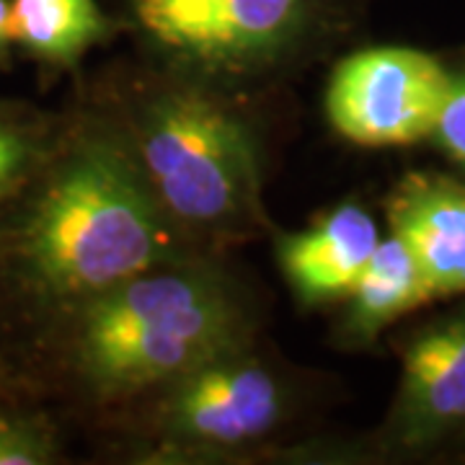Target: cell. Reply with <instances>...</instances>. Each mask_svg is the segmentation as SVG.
<instances>
[{
  "mask_svg": "<svg viewBox=\"0 0 465 465\" xmlns=\"http://www.w3.org/2000/svg\"><path fill=\"white\" fill-rule=\"evenodd\" d=\"M432 302V292L411 251L399 235L388 232L381 238L357 282L339 302L331 329L333 344L344 351L372 349L401 318L411 316Z\"/></svg>",
  "mask_w": 465,
  "mask_h": 465,
  "instance_id": "30bf717a",
  "label": "cell"
},
{
  "mask_svg": "<svg viewBox=\"0 0 465 465\" xmlns=\"http://www.w3.org/2000/svg\"><path fill=\"white\" fill-rule=\"evenodd\" d=\"M143 409L150 460H238L295 416L298 388L251 341L183 372Z\"/></svg>",
  "mask_w": 465,
  "mask_h": 465,
  "instance_id": "5b68a950",
  "label": "cell"
},
{
  "mask_svg": "<svg viewBox=\"0 0 465 465\" xmlns=\"http://www.w3.org/2000/svg\"><path fill=\"white\" fill-rule=\"evenodd\" d=\"M24 381L18 378V372L0 357V399H11V396H24L21 393Z\"/></svg>",
  "mask_w": 465,
  "mask_h": 465,
  "instance_id": "2e32d148",
  "label": "cell"
},
{
  "mask_svg": "<svg viewBox=\"0 0 465 465\" xmlns=\"http://www.w3.org/2000/svg\"><path fill=\"white\" fill-rule=\"evenodd\" d=\"M11 45V0H0V70H8L14 63Z\"/></svg>",
  "mask_w": 465,
  "mask_h": 465,
  "instance_id": "9a60e30c",
  "label": "cell"
},
{
  "mask_svg": "<svg viewBox=\"0 0 465 465\" xmlns=\"http://www.w3.org/2000/svg\"><path fill=\"white\" fill-rule=\"evenodd\" d=\"M202 253L158 204L104 109L57 122L50 153L8 204L0 282L36 326L153 266Z\"/></svg>",
  "mask_w": 465,
  "mask_h": 465,
  "instance_id": "6da1fadb",
  "label": "cell"
},
{
  "mask_svg": "<svg viewBox=\"0 0 465 465\" xmlns=\"http://www.w3.org/2000/svg\"><path fill=\"white\" fill-rule=\"evenodd\" d=\"M362 0H119L153 65L241 96L347 34Z\"/></svg>",
  "mask_w": 465,
  "mask_h": 465,
  "instance_id": "277c9868",
  "label": "cell"
},
{
  "mask_svg": "<svg viewBox=\"0 0 465 465\" xmlns=\"http://www.w3.org/2000/svg\"><path fill=\"white\" fill-rule=\"evenodd\" d=\"M401 378L372 437L381 460L465 452V300L396 336Z\"/></svg>",
  "mask_w": 465,
  "mask_h": 465,
  "instance_id": "52a82bcc",
  "label": "cell"
},
{
  "mask_svg": "<svg viewBox=\"0 0 465 465\" xmlns=\"http://www.w3.org/2000/svg\"><path fill=\"white\" fill-rule=\"evenodd\" d=\"M450 84L430 143L465 173V47L448 60Z\"/></svg>",
  "mask_w": 465,
  "mask_h": 465,
  "instance_id": "5bb4252c",
  "label": "cell"
},
{
  "mask_svg": "<svg viewBox=\"0 0 465 465\" xmlns=\"http://www.w3.org/2000/svg\"><path fill=\"white\" fill-rule=\"evenodd\" d=\"M5 217H8V204H0V246H3V235H5Z\"/></svg>",
  "mask_w": 465,
  "mask_h": 465,
  "instance_id": "e0dca14e",
  "label": "cell"
},
{
  "mask_svg": "<svg viewBox=\"0 0 465 465\" xmlns=\"http://www.w3.org/2000/svg\"><path fill=\"white\" fill-rule=\"evenodd\" d=\"M388 232L411 251L437 300L465 295V176L411 171L385 200Z\"/></svg>",
  "mask_w": 465,
  "mask_h": 465,
  "instance_id": "ba28073f",
  "label": "cell"
},
{
  "mask_svg": "<svg viewBox=\"0 0 465 465\" xmlns=\"http://www.w3.org/2000/svg\"><path fill=\"white\" fill-rule=\"evenodd\" d=\"M39 331L57 370L88 403L130 406L256 341V313L215 256H197L145 269Z\"/></svg>",
  "mask_w": 465,
  "mask_h": 465,
  "instance_id": "7a4b0ae2",
  "label": "cell"
},
{
  "mask_svg": "<svg viewBox=\"0 0 465 465\" xmlns=\"http://www.w3.org/2000/svg\"><path fill=\"white\" fill-rule=\"evenodd\" d=\"M381 228L360 202H339L308 228L277 232V264L300 308L339 305L381 243Z\"/></svg>",
  "mask_w": 465,
  "mask_h": 465,
  "instance_id": "9c48e42d",
  "label": "cell"
},
{
  "mask_svg": "<svg viewBox=\"0 0 465 465\" xmlns=\"http://www.w3.org/2000/svg\"><path fill=\"white\" fill-rule=\"evenodd\" d=\"M57 122L24 104L0 99V204H11L32 182L50 153Z\"/></svg>",
  "mask_w": 465,
  "mask_h": 465,
  "instance_id": "7c38bea8",
  "label": "cell"
},
{
  "mask_svg": "<svg viewBox=\"0 0 465 465\" xmlns=\"http://www.w3.org/2000/svg\"><path fill=\"white\" fill-rule=\"evenodd\" d=\"M122 26L96 0H11V45L42 78L73 73Z\"/></svg>",
  "mask_w": 465,
  "mask_h": 465,
  "instance_id": "8fae6325",
  "label": "cell"
},
{
  "mask_svg": "<svg viewBox=\"0 0 465 465\" xmlns=\"http://www.w3.org/2000/svg\"><path fill=\"white\" fill-rule=\"evenodd\" d=\"M448 60L382 45L349 52L326 85V119L339 137L372 150L430 140L448 94Z\"/></svg>",
  "mask_w": 465,
  "mask_h": 465,
  "instance_id": "8992f818",
  "label": "cell"
},
{
  "mask_svg": "<svg viewBox=\"0 0 465 465\" xmlns=\"http://www.w3.org/2000/svg\"><path fill=\"white\" fill-rule=\"evenodd\" d=\"M104 112L163 213L202 253L266 228L264 145L238 96L153 67Z\"/></svg>",
  "mask_w": 465,
  "mask_h": 465,
  "instance_id": "3957f363",
  "label": "cell"
},
{
  "mask_svg": "<svg viewBox=\"0 0 465 465\" xmlns=\"http://www.w3.org/2000/svg\"><path fill=\"white\" fill-rule=\"evenodd\" d=\"M63 460V437L50 414L24 396L0 399V465H52Z\"/></svg>",
  "mask_w": 465,
  "mask_h": 465,
  "instance_id": "4fadbf2b",
  "label": "cell"
}]
</instances>
